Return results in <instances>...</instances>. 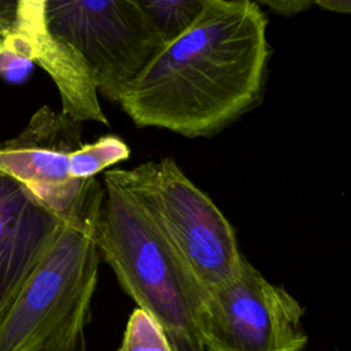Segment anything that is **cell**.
Here are the masks:
<instances>
[{
	"label": "cell",
	"instance_id": "6da1fadb",
	"mask_svg": "<svg viewBox=\"0 0 351 351\" xmlns=\"http://www.w3.org/2000/svg\"><path fill=\"white\" fill-rule=\"evenodd\" d=\"M270 53L267 18L256 1L204 0L195 23L118 103L138 128L211 137L261 104Z\"/></svg>",
	"mask_w": 351,
	"mask_h": 351
},
{
	"label": "cell",
	"instance_id": "7a4b0ae2",
	"mask_svg": "<svg viewBox=\"0 0 351 351\" xmlns=\"http://www.w3.org/2000/svg\"><path fill=\"white\" fill-rule=\"evenodd\" d=\"M101 185L95 225L100 258L138 308L160 325L173 351H206L199 321L207 292L111 170Z\"/></svg>",
	"mask_w": 351,
	"mask_h": 351
},
{
	"label": "cell",
	"instance_id": "3957f363",
	"mask_svg": "<svg viewBox=\"0 0 351 351\" xmlns=\"http://www.w3.org/2000/svg\"><path fill=\"white\" fill-rule=\"evenodd\" d=\"M96 219L62 226L0 321V351L45 350L85 329L99 281Z\"/></svg>",
	"mask_w": 351,
	"mask_h": 351
},
{
	"label": "cell",
	"instance_id": "277c9868",
	"mask_svg": "<svg viewBox=\"0 0 351 351\" xmlns=\"http://www.w3.org/2000/svg\"><path fill=\"white\" fill-rule=\"evenodd\" d=\"M110 170L137 199L207 295L239 274L247 258L234 228L173 158Z\"/></svg>",
	"mask_w": 351,
	"mask_h": 351
},
{
	"label": "cell",
	"instance_id": "5b68a950",
	"mask_svg": "<svg viewBox=\"0 0 351 351\" xmlns=\"http://www.w3.org/2000/svg\"><path fill=\"white\" fill-rule=\"evenodd\" d=\"M44 22L82 56L97 95L115 103L167 45L140 0H44Z\"/></svg>",
	"mask_w": 351,
	"mask_h": 351
},
{
	"label": "cell",
	"instance_id": "8992f818",
	"mask_svg": "<svg viewBox=\"0 0 351 351\" xmlns=\"http://www.w3.org/2000/svg\"><path fill=\"white\" fill-rule=\"evenodd\" d=\"M82 144L81 122L43 106L15 137L0 143V171L63 225L85 223L99 213L103 185L71 177V154Z\"/></svg>",
	"mask_w": 351,
	"mask_h": 351
},
{
	"label": "cell",
	"instance_id": "52a82bcc",
	"mask_svg": "<svg viewBox=\"0 0 351 351\" xmlns=\"http://www.w3.org/2000/svg\"><path fill=\"white\" fill-rule=\"evenodd\" d=\"M304 307L247 259L239 274L208 293L199 321L206 351H303Z\"/></svg>",
	"mask_w": 351,
	"mask_h": 351
},
{
	"label": "cell",
	"instance_id": "ba28073f",
	"mask_svg": "<svg viewBox=\"0 0 351 351\" xmlns=\"http://www.w3.org/2000/svg\"><path fill=\"white\" fill-rule=\"evenodd\" d=\"M62 226L0 171V321Z\"/></svg>",
	"mask_w": 351,
	"mask_h": 351
},
{
	"label": "cell",
	"instance_id": "9c48e42d",
	"mask_svg": "<svg viewBox=\"0 0 351 351\" xmlns=\"http://www.w3.org/2000/svg\"><path fill=\"white\" fill-rule=\"evenodd\" d=\"M18 19L30 41L33 63L49 74L59 90L62 112L81 123L93 121L108 126L88 64L70 44L47 29L44 0H19Z\"/></svg>",
	"mask_w": 351,
	"mask_h": 351
},
{
	"label": "cell",
	"instance_id": "30bf717a",
	"mask_svg": "<svg viewBox=\"0 0 351 351\" xmlns=\"http://www.w3.org/2000/svg\"><path fill=\"white\" fill-rule=\"evenodd\" d=\"M33 64V49L18 19V1H0V75L16 78Z\"/></svg>",
	"mask_w": 351,
	"mask_h": 351
},
{
	"label": "cell",
	"instance_id": "8fae6325",
	"mask_svg": "<svg viewBox=\"0 0 351 351\" xmlns=\"http://www.w3.org/2000/svg\"><path fill=\"white\" fill-rule=\"evenodd\" d=\"M130 156L128 144L114 134L101 136L93 143H84L71 154L70 174L78 181H90L104 169Z\"/></svg>",
	"mask_w": 351,
	"mask_h": 351
},
{
	"label": "cell",
	"instance_id": "7c38bea8",
	"mask_svg": "<svg viewBox=\"0 0 351 351\" xmlns=\"http://www.w3.org/2000/svg\"><path fill=\"white\" fill-rule=\"evenodd\" d=\"M166 44L185 33L200 15L204 0H140Z\"/></svg>",
	"mask_w": 351,
	"mask_h": 351
},
{
	"label": "cell",
	"instance_id": "4fadbf2b",
	"mask_svg": "<svg viewBox=\"0 0 351 351\" xmlns=\"http://www.w3.org/2000/svg\"><path fill=\"white\" fill-rule=\"evenodd\" d=\"M118 351H173V348L160 325L137 307L129 315Z\"/></svg>",
	"mask_w": 351,
	"mask_h": 351
},
{
	"label": "cell",
	"instance_id": "5bb4252c",
	"mask_svg": "<svg viewBox=\"0 0 351 351\" xmlns=\"http://www.w3.org/2000/svg\"><path fill=\"white\" fill-rule=\"evenodd\" d=\"M261 5H266L271 12L284 15V16H292L299 12L307 11L311 5H314V1L308 0H261L258 1Z\"/></svg>",
	"mask_w": 351,
	"mask_h": 351
},
{
	"label": "cell",
	"instance_id": "9a60e30c",
	"mask_svg": "<svg viewBox=\"0 0 351 351\" xmlns=\"http://www.w3.org/2000/svg\"><path fill=\"white\" fill-rule=\"evenodd\" d=\"M40 351H88L85 332L80 330L71 337H69L67 340H63L56 346H52L45 350H40Z\"/></svg>",
	"mask_w": 351,
	"mask_h": 351
},
{
	"label": "cell",
	"instance_id": "2e32d148",
	"mask_svg": "<svg viewBox=\"0 0 351 351\" xmlns=\"http://www.w3.org/2000/svg\"><path fill=\"white\" fill-rule=\"evenodd\" d=\"M314 5H318L324 10L333 12H350L351 3L348 0H318L314 1Z\"/></svg>",
	"mask_w": 351,
	"mask_h": 351
}]
</instances>
